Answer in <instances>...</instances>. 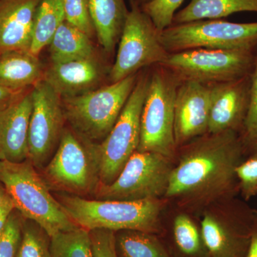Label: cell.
Listing matches in <instances>:
<instances>
[{"mask_svg":"<svg viewBox=\"0 0 257 257\" xmlns=\"http://www.w3.org/2000/svg\"><path fill=\"white\" fill-rule=\"evenodd\" d=\"M177 153L165 199L197 210L230 200L239 192L236 170L246 152L237 132L205 134L179 147Z\"/></svg>","mask_w":257,"mask_h":257,"instance_id":"1","label":"cell"},{"mask_svg":"<svg viewBox=\"0 0 257 257\" xmlns=\"http://www.w3.org/2000/svg\"><path fill=\"white\" fill-rule=\"evenodd\" d=\"M73 222L91 231H160L163 202L160 199L139 201L101 200L60 192L55 197Z\"/></svg>","mask_w":257,"mask_h":257,"instance_id":"2","label":"cell"},{"mask_svg":"<svg viewBox=\"0 0 257 257\" xmlns=\"http://www.w3.org/2000/svg\"><path fill=\"white\" fill-rule=\"evenodd\" d=\"M0 182L15 209L25 219L42 226L50 236L79 227L67 215L45 179L30 160L14 163L0 160Z\"/></svg>","mask_w":257,"mask_h":257,"instance_id":"3","label":"cell"},{"mask_svg":"<svg viewBox=\"0 0 257 257\" xmlns=\"http://www.w3.org/2000/svg\"><path fill=\"white\" fill-rule=\"evenodd\" d=\"M139 74L79 95L62 98L64 116L70 127L87 141L101 143L124 109Z\"/></svg>","mask_w":257,"mask_h":257,"instance_id":"4","label":"cell"},{"mask_svg":"<svg viewBox=\"0 0 257 257\" xmlns=\"http://www.w3.org/2000/svg\"><path fill=\"white\" fill-rule=\"evenodd\" d=\"M150 80L141 114L138 151L156 152L174 160L176 93L180 81L160 64L150 68Z\"/></svg>","mask_w":257,"mask_h":257,"instance_id":"5","label":"cell"},{"mask_svg":"<svg viewBox=\"0 0 257 257\" xmlns=\"http://www.w3.org/2000/svg\"><path fill=\"white\" fill-rule=\"evenodd\" d=\"M42 172L50 189L81 197L94 196L101 184L93 143L71 127L64 128L57 150Z\"/></svg>","mask_w":257,"mask_h":257,"instance_id":"6","label":"cell"},{"mask_svg":"<svg viewBox=\"0 0 257 257\" xmlns=\"http://www.w3.org/2000/svg\"><path fill=\"white\" fill-rule=\"evenodd\" d=\"M150 68L140 71L133 92L109 135L101 143H93L99 163L100 184L111 183L134 152L138 150Z\"/></svg>","mask_w":257,"mask_h":257,"instance_id":"7","label":"cell"},{"mask_svg":"<svg viewBox=\"0 0 257 257\" xmlns=\"http://www.w3.org/2000/svg\"><path fill=\"white\" fill-rule=\"evenodd\" d=\"M169 54L194 49L257 50V22L236 23L221 20H203L172 24L159 33Z\"/></svg>","mask_w":257,"mask_h":257,"instance_id":"8","label":"cell"},{"mask_svg":"<svg viewBox=\"0 0 257 257\" xmlns=\"http://www.w3.org/2000/svg\"><path fill=\"white\" fill-rule=\"evenodd\" d=\"M256 51L194 49L169 54L160 65L180 82L211 84L228 82L251 74Z\"/></svg>","mask_w":257,"mask_h":257,"instance_id":"9","label":"cell"},{"mask_svg":"<svg viewBox=\"0 0 257 257\" xmlns=\"http://www.w3.org/2000/svg\"><path fill=\"white\" fill-rule=\"evenodd\" d=\"M172 159L156 152L137 150L118 177L109 184H100L94 194L101 200L139 201L165 197Z\"/></svg>","mask_w":257,"mask_h":257,"instance_id":"10","label":"cell"},{"mask_svg":"<svg viewBox=\"0 0 257 257\" xmlns=\"http://www.w3.org/2000/svg\"><path fill=\"white\" fill-rule=\"evenodd\" d=\"M151 19L131 3L120 36L116 59L109 70V83L119 82L148 67L162 64L169 55Z\"/></svg>","mask_w":257,"mask_h":257,"instance_id":"11","label":"cell"},{"mask_svg":"<svg viewBox=\"0 0 257 257\" xmlns=\"http://www.w3.org/2000/svg\"><path fill=\"white\" fill-rule=\"evenodd\" d=\"M232 199L219 210L208 208L202 216L201 233L209 257H246L257 211Z\"/></svg>","mask_w":257,"mask_h":257,"instance_id":"12","label":"cell"},{"mask_svg":"<svg viewBox=\"0 0 257 257\" xmlns=\"http://www.w3.org/2000/svg\"><path fill=\"white\" fill-rule=\"evenodd\" d=\"M32 96L28 160L37 170H42L57 150L66 119L62 97L47 83L35 84Z\"/></svg>","mask_w":257,"mask_h":257,"instance_id":"13","label":"cell"},{"mask_svg":"<svg viewBox=\"0 0 257 257\" xmlns=\"http://www.w3.org/2000/svg\"><path fill=\"white\" fill-rule=\"evenodd\" d=\"M210 85L181 82L176 93L175 139L177 149L208 133Z\"/></svg>","mask_w":257,"mask_h":257,"instance_id":"14","label":"cell"},{"mask_svg":"<svg viewBox=\"0 0 257 257\" xmlns=\"http://www.w3.org/2000/svg\"><path fill=\"white\" fill-rule=\"evenodd\" d=\"M250 74L210 85L208 133L233 130L241 133L250 100Z\"/></svg>","mask_w":257,"mask_h":257,"instance_id":"15","label":"cell"},{"mask_svg":"<svg viewBox=\"0 0 257 257\" xmlns=\"http://www.w3.org/2000/svg\"><path fill=\"white\" fill-rule=\"evenodd\" d=\"M106 69L96 57L51 63L42 81L62 98L79 95L96 89L104 80Z\"/></svg>","mask_w":257,"mask_h":257,"instance_id":"16","label":"cell"},{"mask_svg":"<svg viewBox=\"0 0 257 257\" xmlns=\"http://www.w3.org/2000/svg\"><path fill=\"white\" fill-rule=\"evenodd\" d=\"M32 89L0 111V160L19 163L28 160Z\"/></svg>","mask_w":257,"mask_h":257,"instance_id":"17","label":"cell"},{"mask_svg":"<svg viewBox=\"0 0 257 257\" xmlns=\"http://www.w3.org/2000/svg\"><path fill=\"white\" fill-rule=\"evenodd\" d=\"M41 0H0V54L30 50L34 19Z\"/></svg>","mask_w":257,"mask_h":257,"instance_id":"18","label":"cell"},{"mask_svg":"<svg viewBox=\"0 0 257 257\" xmlns=\"http://www.w3.org/2000/svg\"><path fill=\"white\" fill-rule=\"evenodd\" d=\"M89 6L98 41L106 53L111 54L130 12L125 0H89Z\"/></svg>","mask_w":257,"mask_h":257,"instance_id":"19","label":"cell"},{"mask_svg":"<svg viewBox=\"0 0 257 257\" xmlns=\"http://www.w3.org/2000/svg\"><path fill=\"white\" fill-rule=\"evenodd\" d=\"M45 68L38 57L27 51L0 54V85L10 89H30L43 79Z\"/></svg>","mask_w":257,"mask_h":257,"instance_id":"20","label":"cell"},{"mask_svg":"<svg viewBox=\"0 0 257 257\" xmlns=\"http://www.w3.org/2000/svg\"><path fill=\"white\" fill-rule=\"evenodd\" d=\"M241 12L257 13V0H191L184 9L177 12L172 24L219 20Z\"/></svg>","mask_w":257,"mask_h":257,"instance_id":"21","label":"cell"},{"mask_svg":"<svg viewBox=\"0 0 257 257\" xmlns=\"http://www.w3.org/2000/svg\"><path fill=\"white\" fill-rule=\"evenodd\" d=\"M90 38L82 30L63 22L49 45L51 63L96 57Z\"/></svg>","mask_w":257,"mask_h":257,"instance_id":"22","label":"cell"},{"mask_svg":"<svg viewBox=\"0 0 257 257\" xmlns=\"http://www.w3.org/2000/svg\"><path fill=\"white\" fill-rule=\"evenodd\" d=\"M65 21L61 0H41L34 19L31 45L29 52L38 57L50 45L56 32Z\"/></svg>","mask_w":257,"mask_h":257,"instance_id":"23","label":"cell"},{"mask_svg":"<svg viewBox=\"0 0 257 257\" xmlns=\"http://www.w3.org/2000/svg\"><path fill=\"white\" fill-rule=\"evenodd\" d=\"M115 248L117 257H171L156 234L139 230L115 232Z\"/></svg>","mask_w":257,"mask_h":257,"instance_id":"24","label":"cell"},{"mask_svg":"<svg viewBox=\"0 0 257 257\" xmlns=\"http://www.w3.org/2000/svg\"><path fill=\"white\" fill-rule=\"evenodd\" d=\"M52 257H94L89 230L77 227L51 236Z\"/></svg>","mask_w":257,"mask_h":257,"instance_id":"25","label":"cell"},{"mask_svg":"<svg viewBox=\"0 0 257 257\" xmlns=\"http://www.w3.org/2000/svg\"><path fill=\"white\" fill-rule=\"evenodd\" d=\"M174 238L179 249L189 257H209L203 241L201 230L187 214L176 216L173 224Z\"/></svg>","mask_w":257,"mask_h":257,"instance_id":"26","label":"cell"},{"mask_svg":"<svg viewBox=\"0 0 257 257\" xmlns=\"http://www.w3.org/2000/svg\"><path fill=\"white\" fill-rule=\"evenodd\" d=\"M51 237L40 225L24 218L17 257H52Z\"/></svg>","mask_w":257,"mask_h":257,"instance_id":"27","label":"cell"},{"mask_svg":"<svg viewBox=\"0 0 257 257\" xmlns=\"http://www.w3.org/2000/svg\"><path fill=\"white\" fill-rule=\"evenodd\" d=\"M250 78L249 105L240 136L246 155H252L257 154V50Z\"/></svg>","mask_w":257,"mask_h":257,"instance_id":"28","label":"cell"},{"mask_svg":"<svg viewBox=\"0 0 257 257\" xmlns=\"http://www.w3.org/2000/svg\"><path fill=\"white\" fill-rule=\"evenodd\" d=\"M184 0H152L140 7L161 32L172 25L177 10Z\"/></svg>","mask_w":257,"mask_h":257,"instance_id":"29","label":"cell"},{"mask_svg":"<svg viewBox=\"0 0 257 257\" xmlns=\"http://www.w3.org/2000/svg\"><path fill=\"white\" fill-rule=\"evenodd\" d=\"M61 3L65 21L92 37L95 31L89 12V0H61Z\"/></svg>","mask_w":257,"mask_h":257,"instance_id":"30","label":"cell"},{"mask_svg":"<svg viewBox=\"0 0 257 257\" xmlns=\"http://www.w3.org/2000/svg\"><path fill=\"white\" fill-rule=\"evenodd\" d=\"M24 217L15 209L0 235V257H17L22 237Z\"/></svg>","mask_w":257,"mask_h":257,"instance_id":"31","label":"cell"},{"mask_svg":"<svg viewBox=\"0 0 257 257\" xmlns=\"http://www.w3.org/2000/svg\"><path fill=\"white\" fill-rule=\"evenodd\" d=\"M239 192L243 199L248 201L257 196V154L243 160L236 170Z\"/></svg>","mask_w":257,"mask_h":257,"instance_id":"32","label":"cell"},{"mask_svg":"<svg viewBox=\"0 0 257 257\" xmlns=\"http://www.w3.org/2000/svg\"><path fill=\"white\" fill-rule=\"evenodd\" d=\"M94 257H117L115 248V231L106 229L89 231Z\"/></svg>","mask_w":257,"mask_h":257,"instance_id":"33","label":"cell"},{"mask_svg":"<svg viewBox=\"0 0 257 257\" xmlns=\"http://www.w3.org/2000/svg\"><path fill=\"white\" fill-rule=\"evenodd\" d=\"M30 89L31 88L18 90V89H10V88L0 85V111L11 105Z\"/></svg>","mask_w":257,"mask_h":257,"instance_id":"34","label":"cell"},{"mask_svg":"<svg viewBox=\"0 0 257 257\" xmlns=\"http://www.w3.org/2000/svg\"><path fill=\"white\" fill-rule=\"evenodd\" d=\"M15 210V205L11 199L0 207V235L4 231L10 216Z\"/></svg>","mask_w":257,"mask_h":257,"instance_id":"35","label":"cell"},{"mask_svg":"<svg viewBox=\"0 0 257 257\" xmlns=\"http://www.w3.org/2000/svg\"><path fill=\"white\" fill-rule=\"evenodd\" d=\"M246 257H257V220L253 226Z\"/></svg>","mask_w":257,"mask_h":257,"instance_id":"36","label":"cell"},{"mask_svg":"<svg viewBox=\"0 0 257 257\" xmlns=\"http://www.w3.org/2000/svg\"><path fill=\"white\" fill-rule=\"evenodd\" d=\"M11 199L6 189L5 188L4 185L0 182V207L3 205L5 203L8 202V200Z\"/></svg>","mask_w":257,"mask_h":257,"instance_id":"37","label":"cell"},{"mask_svg":"<svg viewBox=\"0 0 257 257\" xmlns=\"http://www.w3.org/2000/svg\"><path fill=\"white\" fill-rule=\"evenodd\" d=\"M152 0H131L132 3H135V4L139 5L141 7L143 5L147 4V3H150Z\"/></svg>","mask_w":257,"mask_h":257,"instance_id":"38","label":"cell"}]
</instances>
